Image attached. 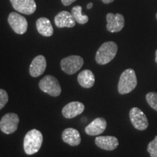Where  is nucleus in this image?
<instances>
[{
	"label": "nucleus",
	"instance_id": "1",
	"mask_svg": "<svg viewBox=\"0 0 157 157\" xmlns=\"http://www.w3.org/2000/svg\"><path fill=\"white\" fill-rule=\"evenodd\" d=\"M43 142L42 132L38 129H33L25 135L23 148L27 155H33L40 150Z\"/></svg>",
	"mask_w": 157,
	"mask_h": 157
},
{
	"label": "nucleus",
	"instance_id": "2",
	"mask_svg": "<svg viewBox=\"0 0 157 157\" xmlns=\"http://www.w3.org/2000/svg\"><path fill=\"white\" fill-rule=\"evenodd\" d=\"M137 84V79L135 71L128 68L121 74L118 84V92L121 95L129 93L136 87Z\"/></svg>",
	"mask_w": 157,
	"mask_h": 157
},
{
	"label": "nucleus",
	"instance_id": "3",
	"mask_svg": "<svg viewBox=\"0 0 157 157\" xmlns=\"http://www.w3.org/2000/svg\"><path fill=\"white\" fill-rule=\"evenodd\" d=\"M117 44L113 42L103 43L96 52L95 60L99 65L109 63L115 58L117 53Z\"/></svg>",
	"mask_w": 157,
	"mask_h": 157
},
{
	"label": "nucleus",
	"instance_id": "4",
	"mask_svg": "<svg viewBox=\"0 0 157 157\" xmlns=\"http://www.w3.org/2000/svg\"><path fill=\"white\" fill-rule=\"evenodd\" d=\"M39 87L42 91L52 97H58L61 93L60 84L53 76H45L39 82Z\"/></svg>",
	"mask_w": 157,
	"mask_h": 157
},
{
	"label": "nucleus",
	"instance_id": "5",
	"mask_svg": "<svg viewBox=\"0 0 157 157\" xmlns=\"http://www.w3.org/2000/svg\"><path fill=\"white\" fill-rule=\"evenodd\" d=\"M84 64V60L78 56H71L66 57L60 61L62 70L67 74H74L76 73Z\"/></svg>",
	"mask_w": 157,
	"mask_h": 157
},
{
	"label": "nucleus",
	"instance_id": "6",
	"mask_svg": "<svg viewBox=\"0 0 157 157\" xmlns=\"http://www.w3.org/2000/svg\"><path fill=\"white\" fill-rule=\"evenodd\" d=\"M19 117L16 113H7L0 120V129L7 135L12 134L17 130Z\"/></svg>",
	"mask_w": 157,
	"mask_h": 157
},
{
	"label": "nucleus",
	"instance_id": "7",
	"mask_svg": "<svg viewBox=\"0 0 157 157\" xmlns=\"http://www.w3.org/2000/svg\"><path fill=\"white\" fill-rule=\"evenodd\" d=\"M129 119L133 127L136 129L143 131L148 128V121L146 114L139 108L134 107L129 111Z\"/></svg>",
	"mask_w": 157,
	"mask_h": 157
},
{
	"label": "nucleus",
	"instance_id": "8",
	"mask_svg": "<svg viewBox=\"0 0 157 157\" xmlns=\"http://www.w3.org/2000/svg\"><path fill=\"white\" fill-rule=\"evenodd\" d=\"M8 23L13 30L17 34H23L28 29L26 19L17 13H11L8 17Z\"/></svg>",
	"mask_w": 157,
	"mask_h": 157
},
{
	"label": "nucleus",
	"instance_id": "9",
	"mask_svg": "<svg viewBox=\"0 0 157 157\" xmlns=\"http://www.w3.org/2000/svg\"><path fill=\"white\" fill-rule=\"evenodd\" d=\"M107 30L111 33L119 32L124 26V18L121 14L108 13L106 15Z\"/></svg>",
	"mask_w": 157,
	"mask_h": 157
},
{
	"label": "nucleus",
	"instance_id": "10",
	"mask_svg": "<svg viewBox=\"0 0 157 157\" xmlns=\"http://www.w3.org/2000/svg\"><path fill=\"white\" fill-rule=\"evenodd\" d=\"M10 2L15 10L23 14L31 15L36 10L34 0H10Z\"/></svg>",
	"mask_w": 157,
	"mask_h": 157
},
{
	"label": "nucleus",
	"instance_id": "11",
	"mask_svg": "<svg viewBox=\"0 0 157 157\" xmlns=\"http://www.w3.org/2000/svg\"><path fill=\"white\" fill-rule=\"evenodd\" d=\"M107 122L104 118L98 117L85 127V132L90 136H95L103 133L106 129Z\"/></svg>",
	"mask_w": 157,
	"mask_h": 157
},
{
	"label": "nucleus",
	"instance_id": "12",
	"mask_svg": "<svg viewBox=\"0 0 157 157\" xmlns=\"http://www.w3.org/2000/svg\"><path fill=\"white\" fill-rule=\"evenodd\" d=\"M84 110V105L81 102H71L63 107L62 110V114L66 119H72L82 113Z\"/></svg>",
	"mask_w": 157,
	"mask_h": 157
},
{
	"label": "nucleus",
	"instance_id": "13",
	"mask_svg": "<svg viewBox=\"0 0 157 157\" xmlns=\"http://www.w3.org/2000/svg\"><path fill=\"white\" fill-rule=\"evenodd\" d=\"M95 142L96 146L105 151H113L119 146V140L114 136H98Z\"/></svg>",
	"mask_w": 157,
	"mask_h": 157
},
{
	"label": "nucleus",
	"instance_id": "14",
	"mask_svg": "<svg viewBox=\"0 0 157 157\" xmlns=\"http://www.w3.org/2000/svg\"><path fill=\"white\" fill-rule=\"evenodd\" d=\"M46 59L43 56H38L32 60L29 67V73L33 77H38L44 73L46 69Z\"/></svg>",
	"mask_w": 157,
	"mask_h": 157
},
{
	"label": "nucleus",
	"instance_id": "15",
	"mask_svg": "<svg viewBox=\"0 0 157 157\" xmlns=\"http://www.w3.org/2000/svg\"><path fill=\"white\" fill-rule=\"evenodd\" d=\"M75 23L73 15L67 11L60 12L55 17V23L58 28H72L75 26Z\"/></svg>",
	"mask_w": 157,
	"mask_h": 157
},
{
	"label": "nucleus",
	"instance_id": "16",
	"mask_svg": "<svg viewBox=\"0 0 157 157\" xmlns=\"http://www.w3.org/2000/svg\"><path fill=\"white\" fill-rule=\"evenodd\" d=\"M62 139L64 143L71 146H78L81 143V136L77 129L67 128L62 133Z\"/></svg>",
	"mask_w": 157,
	"mask_h": 157
},
{
	"label": "nucleus",
	"instance_id": "17",
	"mask_svg": "<svg viewBox=\"0 0 157 157\" xmlns=\"http://www.w3.org/2000/svg\"><path fill=\"white\" fill-rule=\"evenodd\" d=\"M36 29L41 35L44 36H51L53 34V28L50 20L47 17H40L36 21Z\"/></svg>",
	"mask_w": 157,
	"mask_h": 157
},
{
	"label": "nucleus",
	"instance_id": "18",
	"mask_svg": "<svg viewBox=\"0 0 157 157\" xmlns=\"http://www.w3.org/2000/svg\"><path fill=\"white\" fill-rule=\"evenodd\" d=\"M78 82L82 87L91 88L95 84V76L93 72L90 70H84L82 72H80L78 75Z\"/></svg>",
	"mask_w": 157,
	"mask_h": 157
},
{
	"label": "nucleus",
	"instance_id": "19",
	"mask_svg": "<svg viewBox=\"0 0 157 157\" xmlns=\"http://www.w3.org/2000/svg\"><path fill=\"white\" fill-rule=\"evenodd\" d=\"M82 8L81 6H76L72 9L71 14L73 15L76 22L79 23V24H85L88 22L89 18H88L87 15L82 14Z\"/></svg>",
	"mask_w": 157,
	"mask_h": 157
},
{
	"label": "nucleus",
	"instance_id": "20",
	"mask_svg": "<svg viewBox=\"0 0 157 157\" xmlns=\"http://www.w3.org/2000/svg\"><path fill=\"white\" fill-rule=\"evenodd\" d=\"M147 103L153 109L157 111V93L151 92L146 96Z\"/></svg>",
	"mask_w": 157,
	"mask_h": 157
},
{
	"label": "nucleus",
	"instance_id": "21",
	"mask_svg": "<svg viewBox=\"0 0 157 157\" xmlns=\"http://www.w3.org/2000/svg\"><path fill=\"white\" fill-rule=\"evenodd\" d=\"M147 151L151 157H157V135L154 140L148 143Z\"/></svg>",
	"mask_w": 157,
	"mask_h": 157
},
{
	"label": "nucleus",
	"instance_id": "22",
	"mask_svg": "<svg viewBox=\"0 0 157 157\" xmlns=\"http://www.w3.org/2000/svg\"><path fill=\"white\" fill-rule=\"evenodd\" d=\"M8 94L5 90L0 89V110L3 109L8 102Z\"/></svg>",
	"mask_w": 157,
	"mask_h": 157
},
{
	"label": "nucleus",
	"instance_id": "23",
	"mask_svg": "<svg viewBox=\"0 0 157 157\" xmlns=\"http://www.w3.org/2000/svg\"><path fill=\"white\" fill-rule=\"evenodd\" d=\"M76 0H61L62 4L65 6H68L70 5H71L72 3L74 2Z\"/></svg>",
	"mask_w": 157,
	"mask_h": 157
},
{
	"label": "nucleus",
	"instance_id": "24",
	"mask_svg": "<svg viewBox=\"0 0 157 157\" xmlns=\"http://www.w3.org/2000/svg\"><path fill=\"white\" fill-rule=\"evenodd\" d=\"M101 1L103 2V3H105V4H109V3L113 2L114 1V0H101Z\"/></svg>",
	"mask_w": 157,
	"mask_h": 157
},
{
	"label": "nucleus",
	"instance_id": "25",
	"mask_svg": "<svg viewBox=\"0 0 157 157\" xmlns=\"http://www.w3.org/2000/svg\"><path fill=\"white\" fill-rule=\"evenodd\" d=\"M92 7H93V3H89L87 5V9H90V8H92Z\"/></svg>",
	"mask_w": 157,
	"mask_h": 157
},
{
	"label": "nucleus",
	"instance_id": "26",
	"mask_svg": "<svg viewBox=\"0 0 157 157\" xmlns=\"http://www.w3.org/2000/svg\"><path fill=\"white\" fill-rule=\"evenodd\" d=\"M155 61H156V63H157V50L156 51V58H155Z\"/></svg>",
	"mask_w": 157,
	"mask_h": 157
},
{
	"label": "nucleus",
	"instance_id": "27",
	"mask_svg": "<svg viewBox=\"0 0 157 157\" xmlns=\"http://www.w3.org/2000/svg\"><path fill=\"white\" fill-rule=\"evenodd\" d=\"M156 19H157V13H156Z\"/></svg>",
	"mask_w": 157,
	"mask_h": 157
}]
</instances>
